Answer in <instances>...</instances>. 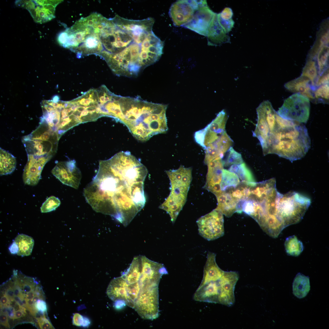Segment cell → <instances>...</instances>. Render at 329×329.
Wrapping results in <instances>:
<instances>
[{
  "instance_id": "cell-48",
  "label": "cell",
  "mask_w": 329,
  "mask_h": 329,
  "mask_svg": "<svg viewBox=\"0 0 329 329\" xmlns=\"http://www.w3.org/2000/svg\"><path fill=\"white\" fill-rule=\"evenodd\" d=\"M90 324V322L89 319L84 317V321L82 325L83 327H87L89 326Z\"/></svg>"
},
{
  "instance_id": "cell-49",
  "label": "cell",
  "mask_w": 329,
  "mask_h": 329,
  "mask_svg": "<svg viewBox=\"0 0 329 329\" xmlns=\"http://www.w3.org/2000/svg\"><path fill=\"white\" fill-rule=\"evenodd\" d=\"M22 307V306H21L19 303L16 302L14 307L15 311H16L19 310H21Z\"/></svg>"
},
{
  "instance_id": "cell-14",
  "label": "cell",
  "mask_w": 329,
  "mask_h": 329,
  "mask_svg": "<svg viewBox=\"0 0 329 329\" xmlns=\"http://www.w3.org/2000/svg\"><path fill=\"white\" fill-rule=\"evenodd\" d=\"M239 278V274L236 271H224L218 280V303L228 306H231L234 304V290Z\"/></svg>"
},
{
  "instance_id": "cell-47",
  "label": "cell",
  "mask_w": 329,
  "mask_h": 329,
  "mask_svg": "<svg viewBox=\"0 0 329 329\" xmlns=\"http://www.w3.org/2000/svg\"><path fill=\"white\" fill-rule=\"evenodd\" d=\"M35 295L34 290L28 292L25 295V299L27 300L32 299Z\"/></svg>"
},
{
  "instance_id": "cell-4",
  "label": "cell",
  "mask_w": 329,
  "mask_h": 329,
  "mask_svg": "<svg viewBox=\"0 0 329 329\" xmlns=\"http://www.w3.org/2000/svg\"><path fill=\"white\" fill-rule=\"evenodd\" d=\"M94 31L101 44L102 51L98 55L104 59L119 53L134 41L131 35L118 25L114 18L107 19L103 16L97 21Z\"/></svg>"
},
{
  "instance_id": "cell-44",
  "label": "cell",
  "mask_w": 329,
  "mask_h": 329,
  "mask_svg": "<svg viewBox=\"0 0 329 329\" xmlns=\"http://www.w3.org/2000/svg\"><path fill=\"white\" fill-rule=\"evenodd\" d=\"M10 302L9 297L5 294H3L0 299V308L4 306Z\"/></svg>"
},
{
  "instance_id": "cell-15",
  "label": "cell",
  "mask_w": 329,
  "mask_h": 329,
  "mask_svg": "<svg viewBox=\"0 0 329 329\" xmlns=\"http://www.w3.org/2000/svg\"><path fill=\"white\" fill-rule=\"evenodd\" d=\"M228 117L227 113L223 110L204 128L199 131L203 140L204 149L216 140L225 131V126Z\"/></svg>"
},
{
  "instance_id": "cell-26",
  "label": "cell",
  "mask_w": 329,
  "mask_h": 329,
  "mask_svg": "<svg viewBox=\"0 0 329 329\" xmlns=\"http://www.w3.org/2000/svg\"><path fill=\"white\" fill-rule=\"evenodd\" d=\"M233 143L225 131L218 139L205 149L213 152L222 159L225 154L232 147Z\"/></svg>"
},
{
  "instance_id": "cell-17",
  "label": "cell",
  "mask_w": 329,
  "mask_h": 329,
  "mask_svg": "<svg viewBox=\"0 0 329 329\" xmlns=\"http://www.w3.org/2000/svg\"><path fill=\"white\" fill-rule=\"evenodd\" d=\"M27 161L23 170V182L26 185L34 186L38 183L43 168L50 159L32 155H27Z\"/></svg>"
},
{
  "instance_id": "cell-20",
  "label": "cell",
  "mask_w": 329,
  "mask_h": 329,
  "mask_svg": "<svg viewBox=\"0 0 329 329\" xmlns=\"http://www.w3.org/2000/svg\"><path fill=\"white\" fill-rule=\"evenodd\" d=\"M284 87L291 92L299 94L307 97L312 102L314 99V92L317 88L312 85L309 79L301 75L286 83Z\"/></svg>"
},
{
  "instance_id": "cell-6",
  "label": "cell",
  "mask_w": 329,
  "mask_h": 329,
  "mask_svg": "<svg viewBox=\"0 0 329 329\" xmlns=\"http://www.w3.org/2000/svg\"><path fill=\"white\" fill-rule=\"evenodd\" d=\"M311 203L309 198L295 191L284 194L279 192L276 199L278 218L285 228L297 223L302 218Z\"/></svg>"
},
{
  "instance_id": "cell-2",
  "label": "cell",
  "mask_w": 329,
  "mask_h": 329,
  "mask_svg": "<svg viewBox=\"0 0 329 329\" xmlns=\"http://www.w3.org/2000/svg\"><path fill=\"white\" fill-rule=\"evenodd\" d=\"M119 102L120 113L118 120L138 140L146 141L153 136L168 131L167 105L149 102L139 97L120 96Z\"/></svg>"
},
{
  "instance_id": "cell-27",
  "label": "cell",
  "mask_w": 329,
  "mask_h": 329,
  "mask_svg": "<svg viewBox=\"0 0 329 329\" xmlns=\"http://www.w3.org/2000/svg\"><path fill=\"white\" fill-rule=\"evenodd\" d=\"M292 288L293 294L298 298L305 297L310 290L309 278L298 273L294 278Z\"/></svg>"
},
{
  "instance_id": "cell-22",
  "label": "cell",
  "mask_w": 329,
  "mask_h": 329,
  "mask_svg": "<svg viewBox=\"0 0 329 329\" xmlns=\"http://www.w3.org/2000/svg\"><path fill=\"white\" fill-rule=\"evenodd\" d=\"M216 254L208 252L207 259L203 270V278L200 285H202L211 281L218 280L224 273V271L218 266L216 261Z\"/></svg>"
},
{
  "instance_id": "cell-43",
  "label": "cell",
  "mask_w": 329,
  "mask_h": 329,
  "mask_svg": "<svg viewBox=\"0 0 329 329\" xmlns=\"http://www.w3.org/2000/svg\"><path fill=\"white\" fill-rule=\"evenodd\" d=\"M9 250L12 254H17L19 251V247L16 243L13 241L9 248Z\"/></svg>"
},
{
  "instance_id": "cell-1",
  "label": "cell",
  "mask_w": 329,
  "mask_h": 329,
  "mask_svg": "<svg viewBox=\"0 0 329 329\" xmlns=\"http://www.w3.org/2000/svg\"><path fill=\"white\" fill-rule=\"evenodd\" d=\"M146 167L129 151L100 161L98 171L84 188L94 210L114 217L126 226L144 207Z\"/></svg>"
},
{
  "instance_id": "cell-10",
  "label": "cell",
  "mask_w": 329,
  "mask_h": 329,
  "mask_svg": "<svg viewBox=\"0 0 329 329\" xmlns=\"http://www.w3.org/2000/svg\"><path fill=\"white\" fill-rule=\"evenodd\" d=\"M199 234L208 240H213L224 234L223 214L215 209L199 218L196 221Z\"/></svg>"
},
{
  "instance_id": "cell-24",
  "label": "cell",
  "mask_w": 329,
  "mask_h": 329,
  "mask_svg": "<svg viewBox=\"0 0 329 329\" xmlns=\"http://www.w3.org/2000/svg\"><path fill=\"white\" fill-rule=\"evenodd\" d=\"M216 197L218 203L215 209L220 211L223 214L229 217L236 212L237 205L238 202L232 197L229 192H222Z\"/></svg>"
},
{
  "instance_id": "cell-3",
  "label": "cell",
  "mask_w": 329,
  "mask_h": 329,
  "mask_svg": "<svg viewBox=\"0 0 329 329\" xmlns=\"http://www.w3.org/2000/svg\"><path fill=\"white\" fill-rule=\"evenodd\" d=\"M310 146L306 128L302 123L295 121L288 126H279L274 132L270 134L267 142L266 154H275L292 162L304 157Z\"/></svg>"
},
{
  "instance_id": "cell-31",
  "label": "cell",
  "mask_w": 329,
  "mask_h": 329,
  "mask_svg": "<svg viewBox=\"0 0 329 329\" xmlns=\"http://www.w3.org/2000/svg\"><path fill=\"white\" fill-rule=\"evenodd\" d=\"M301 75L309 79L312 85L316 87L315 84L320 75L316 62L313 58L308 56Z\"/></svg>"
},
{
  "instance_id": "cell-13",
  "label": "cell",
  "mask_w": 329,
  "mask_h": 329,
  "mask_svg": "<svg viewBox=\"0 0 329 329\" xmlns=\"http://www.w3.org/2000/svg\"><path fill=\"white\" fill-rule=\"evenodd\" d=\"M51 172L63 184L76 189L78 188L81 174L74 160L58 162Z\"/></svg>"
},
{
  "instance_id": "cell-11",
  "label": "cell",
  "mask_w": 329,
  "mask_h": 329,
  "mask_svg": "<svg viewBox=\"0 0 329 329\" xmlns=\"http://www.w3.org/2000/svg\"><path fill=\"white\" fill-rule=\"evenodd\" d=\"M202 0H178L171 6L169 14L174 25L183 26L192 18L202 4Z\"/></svg>"
},
{
  "instance_id": "cell-19",
  "label": "cell",
  "mask_w": 329,
  "mask_h": 329,
  "mask_svg": "<svg viewBox=\"0 0 329 329\" xmlns=\"http://www.w3.org/2000/svg\"><path fill=\"white\" fill-rule=\"evenodd\" d=\"M126 282L122 276L113 279L110 282L107 289V294L112 300H118L124 302L126 305L133 308L127 289Z\"/></svg>"
},
{
  "instance_id": "cell-30",
  "label": "cell",
  "mask_w": 329,
  "mask_h": 329,
  "mask_svg": "<svg viewBox=\"0 0 329 329\" xmlns=\"http://www.w3.org/2000/svg\"><path fill=\"white\" fill-rule=\"evenodd\" d=\"M14 241L19 247L17 255L24 256L31 254L34 244L32 238L24 234H20L16 236Z\"/></svg>"
},
{
  "instance_id": "cell-32",
  "label": "cell",
  "mask_w": 329,
  "mask_h": 329,
  "mask_svg": "<svg viewBox=\"0 0 329 329\" xmlns=\"http://www.w3.org/2000/svg\"><path fill=\"white\" fill-rule=\"evenodd\" d=\"M240 182L239 177L236 174L226 169H223L220 184L222 192L235 188Z\"/></svg>"
},
{
  "instance_id": "cell-25",
  "label": "cell",
  "mask_w": 329,
  "mask_h": 329,
  "mask_svg": "<svg viewBox=\"0 0 329 329\" xmlns=\"http://www.w3.org/2000/svg\"><path fill=\"white\" fill-rule=\"evenodd\" d=\"M60 1H44L42 7L38 6L30 10L34 19L37 22H43L52 19L54 16L56 6Z\"/></svg>"
},
{
  "instance_id": "cell-21",
  "label": "cell",
  "mask_w": 329,
  "mask_h": 329,
  "mask_svg": "<svg viewBox=\"0 0 329 329\" xmlns=\"http://www.w3.org/2000/svg\"><path fill=\"white\" fill-rule=\"evenodd\" d=\"M218 280L200 285L193 295V299L197 301L218 303Z\"/></svg>"
},
{
  "instance_id": "cell-18",
  "label": "cell",
  "mask_w": 329,
  "mask_h": 329,
  "mask_svg": "<svg viewBox=\"0 0 329 329\" xmlns=\"http://www.w3.org/2000/svg\"><path fill=\"white\" fill-rule=\"evenodd\" d=\"M208 171L204 188L214 193L216 196L222 193L220 184L224 166L222 159L218 157L207 164Z\"/></svg>"
},
{
  "instance_id": "cell-33",
  "label": "cell",
  "mask_w": 329,
  "mask_h": 329,
  "mask_svg": "<svg viewBox=\"0 0 329 329\" xmlns=\"http://www.w3.org/2000/svg\"><path fill=\"white\" fill-rule=\"evenodd\" d=\"M284 244L286 252L290 256H298L303 249L302 242L295 235L287 238Z\"/></svg>"
},
{
  "instance_id": "cell-12",
  "label": "cell",
  "mask_w": 329,
  "mask_h": 329,
  "mask_svg": "<svg viewBox=\"0 0 329 329\" xmlns=\"http://www.w3.org/2000/svg\"><path fill=\"white\" fill-rule=\"evenodd\" d=\"M141 261L139 285L158 286L161 277L168 274L165 267L163 264L152 261L144 256L141 255Z\"/></svg>"
},
{
  "instance_id": "cell-50",
  "label": "cell",
  "mask_w": 329,
  "mask_h": 329,
  "mask_svg": "<svg viewBox=\"0 0 329 329\" xmlns=\"http://www.w3.org/2000/svg\"><path fill=\"white\" fill-rule=\"evenodd\" d=\"M40 299H41L40 297L36 295H35L33 299V300L34 302H36L38 300Z\"/></svg>"
},
{
  "instance_id": "cell-37",
  "label": "cell",
  "mask_w": 329,
  "mask_h": 329,
  "mask_svg": "<svg viewBox=\"0 0 329 329\" xmlns=\"http://www.w3.org/2000/svg\"><path fill=\"white\" fill-rule=\"evenodd\" d=\"M60 200L54 196L48 197L43 203L41 207V213H47L55 210L60 205Z\"/></svg>"
},
{
  "instance_id": "cell-7",
  "label": "cell",
  "mask_w": 329,
  "mask_h": 329,
  "mask_svg": "<svg viewBox=\"0 0 329 329\" xmlns=\"http://www.w3.org/2000/svg\"><path fill=\"white\" fill-rule=\"evenodd\" d=\"M59 140L56 133L45 123L40 122L35 130L23 137L22 142L27 155L50 159L56 152Z\"/></svg>"
},
{
  "instance_id": "cell-29",
  "label": "cell",
  "mask_w": 329,
  "mask_h": 329,
  "mask_svg": "<svg viewBox=\"0 0 329 329\" xmlns=\"http://www.w3.org/2000/svg\"><path fill=\"white\" fill-rule=\"evenodd\" d=\"M0 163L1 175L11 173L16 168V158L12 154L1 148L0 149Z\"/></svg>"
},
{
  "instance_id": "cell-38",
  "label": "cell",
  "mask_w": 329,
  "mask_h": 329,
  "mask_svg": "<svg viewBox=\"0 0 329 329\" xmlns=\"http://www.w3.org/2000/svg\"><path fill=\"white\" fill-rule=\"evenodd\" d=\"M38 319V325L41 329H55L48 318L41 317Z\"/></svg>"
},
{
  "instance_id": "cell-39",
  "label": "cell",
  "mask_w": 329,
  "mask_h": 329,
  "mask_svg": "<svg viewBox=\"0 0 329 329\" xmlns=\"http://www.w3.org/2000/svg\"><path fill=\"white\" fill-rule=\"evenodd\" d=\"M329 70H328L319 76L315 86L317 88L321 85L329 84Z\"/></svg>"
},
{
  "instance_id": "cell-5",
  "label": "cell",
  "mask_w": 329,
  "mask_h": 329,
  "mask_svg": "<svg viewBox=\"0 0 329 329\" xmlns=\"http://www.w3.org/2000/svg\"><path fill=\"white\" fill-rule=\"evenodd\" d=\"M55 98L41 102L43 115L40 122L49 126L57 134L59 139L65 132L79 123L71 101H62L57 97Z\"/></svg>"
},
{
  "instance_id": "cell-8",
  "label": "cell",
  "mask_w": 329,
  "mask_h": 329,
  "mask_svg": "<svg viewBox=\"0 0 329 329\" xmlns=\"http://www.w3.org/2000/svg\"><path fill=\"white\" fill-rule=\"evenodd\" d=\"M310 101L299 94H294L285 99L277 112L282 118L302 123H306L309 119Z\"/></svg>"
},
{
  "instance_id": "cell-34",
  "label": "cell",
  "mask_w": 329,
  "mask_h": 329,
  "mask_svg": "<svg viewBox=\"0 0 329 329\" xmlns=\"http://www.w3.org/2000/svg\"><path fill=\"white\" fill-rule=\"evenodd\" d=\"M228 170L236 174L242 181L256 182L251 172L244 162L239 165H231Z\"/></svg>"
},
{
  "instance_id": "cell-36",
  "label": "cell",
  "mask_w": 329,
  "mask_h": 329,
  "mask_svg": "<svg viewBox=\"0 0 329 329\" xmlns=\"http://www.w3.org/2000/svg\"><path fill=\"white\" fill-rule=\"evenodd\" d=\"M228 151L226 158L222 160L224 166L228 167L233 164L239 165L244 162L241 154L235 151L232 147Z\"/></svg>"
},
{
  "instance_id": "cell-9",
  "label": "cell",
  "mask_w": 329,
  "mask_h": 329,
  "mask_svg": "<svg viewBox=\"0 0 329 329\" xmlns=\"http://www.w3.org/2000/svg\"><path fill=\"white\" fill-rule=\"evenodd\" d=\"M158 287L140 290L133 308L144 319L153 320L159 315Z\"/></svg>"
},
{
  "instance_id": "cell-45",
  "label": "cell",
  "mask_w": 329,
  "mask_h": 329,
  "mask_svg": "<svg viewBox=\"0 0 329 329\" xmlns=\"http://www.w3.org/2000/svg\"><path fill=\"white\" fill-rule=\"evenodd\" d=\"M15 312L13 307L11 306L7 307V314L9 318L13 320L14 319Z\"/></svg>"
},
{
  "instance_id": "cell-41",
  "label": "cell",
  "mask_w": 329,
  "mask_h": 329,
  "mask_svg": "<svg viewBox=\"0 0 329 329\" xmlns=\"http://www.w3.org/2000/svg\"><path fill=\"white\" fill-rule=\"evenodd\" d=\"M34 306L36 310L42 312H47V308L46 303L43 299H39L34 303Z\"/></svg>"
},
{
  "instance_id": "cell-40",
  "label": "cell",
  "mask_w": 329,
  "mask_h": 329,
  "mask_svg": "<svg viewBox=\"0 0 329 329\" xmlns=\"http://www.w3.org/2000/svg\"><path fill=\"white\" fill-rule=\"evenodd\" d=\"M84 317L78 313L74 314L72 322L74 325L77 326H82Z\"/></svg>"
},
{
  "instance_id": "cell-28",
  "label": "cell",
  "mask_w": 329,
  "mask_h": 329,
  "mask_svg": "<svg viewBox=\"0 0 329 329\" xmlns=\"http://www.w3.org/2000/svg\"><path fill=\"white\" fill-rule=\"evenodd\" d=\"M309 56L316 61L320 76L328 70L329 48L327 45H324L319 48L318 50L312 52Z\"/></svg>"
},
{
  "instance_id": "cell-42",
  "label": "cell",
  "mask_w": 329,
  "mask_h": 329,
  "mask_svg": "<svg viewBox=\"0 0 329 329\" xmlns=\"http://www.w3.org/2000/svg\"><path fill=\"white\" fill-rule=\"evenodd\" d=\"M8 316L7 314L0 313V320L1 326H4L5 328H10L9 323Z\"/></svg>"
},
{
  "instance_id": "cell-35",
  "label": "cell",
  "mask_w": 329,
  "mask_h": 329,
  "mask_svg": "<svg viewBox=\"0 0 329 329\" xmlns=\"http://www.w3.org/2000/svg\"><path fill=\"white\" fill-rule=\"evenodd\" d=\"M329 84L321 85L316 89L314 92V99L313 102L317 104L329 103Z\"/></svg>"
},
{
  "instance_id": "cell-16",
  "label": "cell",
  "mask_w": 329,
  "mask_h": 329,
  "mask_svg": "<svg viewBox=\"0 0 329 329\" xmlns=\"http://www.w3.org/2000/svg\"><path fill=\"white\" fill-rule=\"evenodd\" d=\"M214 13L209 8L206 2L200 6L192 19L183 27L199 34L207 36Z\"/></svg>"
},
{
  "instance_id": "cell-23",
  "label": "cell",
  "mask_w": 329,
  "mask_h": 329,
  "mask_svg": "<svg viewBox=\"0 0 329 329\" xmlns=\"http://www.w3.org/2000/svg\"><path fill=\"white\" fill-rule=\"evenodd\" d=\"M226 34L218 21L217 14L214 13L208 30V44L218 45L227 42L229 38Z\"/></svg>"
},
{
  "instance_id": "cell-46",
  "label": "cell",
  "mask_w": 329,
  "mask_h": 329,
  "mask_svg": "<svg viewBox=\"0 0 329 329\" xmlns=\"http://www.w3.org/2000/svg\"><path fill=\"white\" fill-rule=\"evenodd\" d=\"M27 314L25 313L21 310H19L15 312L14 319H18L21 318L26 315Z\"/></svg>"
}]
</instances>
